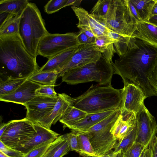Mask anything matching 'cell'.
Returning <instances> with one entry per match:
<instances>
[{
    "instance_id": "obj_50",
    "label": "cell",
    "mask_w": 157,
    "mask_h": 157,
    "mask_svg": "<svg viewBox=\"0 0 157 157\" xmlns=\"http://www.w3.org/2000/svg\"><path fill=\"white\" fill-rule=\"evenodd\" d=\"M0 157H11L9 156L0 151Z\"/></svg>"
},
{
    "instance_id": "obj_46",
    "label": "cell",
    "mask_w": 157,
    "mask_h": 157,
    "mask_svg": "<svg viewBox=\"0 0 157 157\" xmlns=\"http://www.w3.org/2000/svg\"><path fill=\"white\" fill-rule=\"evenodd\" d=\"M147 21L157 27V15L151 16Z\"/></svg>"
},
{
    "instance_id": "obj_22",
    "label": "cell",
    "mask_w": 157,
    "mask_h": 157,
    "mask_svg": "<svg viewBox=\"0 0 157 157\" xmlns=\"http://www.w3.org/2000/svg\"><path fill=\"white\" fill-rule=\"evenodd\" d=\"M115 41L108 35H103L96 37L93 44L105 58L112 64L113 63V58L116 53L114 45Z\"/></svg>"
},
{
    "instance_id": "obj_19",
    "label": "cell",
    "mask_w": 157,
    "mask_h": 157,
    "mask_svg": "<svg viewBox=\"0 0 157 157\" xmlns=\"http://www.w3.org/2000/svg\"><path fill=\"white\" fill-rule=\"evenodd\" d=\"M78 46L69 49L48 59V61L39 69L38 71H56L58 73L69 61Z\"/></svg>"
},
{
    "instance_id": "obj_13",
    "label": "cell",
    "mask_w": 157,
    "mask_h": 157,
    "mask_svg": "<svg viewBox=\"0 0 157 157\" xmlns=\"http://www.w3.org/2000/svg\"><path fill=\"white\" fill-rule=\"evenodd\" d=\"M41 85L28 78L12 92L0 96V100L25 106L26 103L36 96V91Z\"/></svg>"
},
{
    "instance_id": "obj_26",
    "label": "cell",
    "mask_w": 157,
    "mask_h": 157,
    "mask_svg": "<svg viewBox=\"0 0 157 157\" xmlns=\"http://www.w3.org/2000/svg\"><path fill=\"white\" fill-rule=\"evenodd\" d=\"M142 21H147L156 0H130Z\"/></svg>"
},
{
    "instance_id": "obj_21",
    "label": "cell",
    "mask_w": 157,
    "mask_h": 157,
    "mask_svg": "<svg viewBox=\"0 0 157 157\" xmlns=\"http://www.w3.org/2000/svg\"><path fill=\"white\" fill-rule=\"evenodd\" d=\"M71 150L65 134L59 136L50 144L43 157H63Z\"/></svg>"
},
{
    "instance_id": "obj_41",
    "label": "cell",
    "mask_w": 157,
    "mask_h": 157,
    "mask_svg": "<svg viewBox=\"0 0 157 157\" xmlns=\"http://www.w3.org/2000/svg\"><path fill=\"white\" fill-rule=\"evenodd\" d=\"M79 29L82 31L91 40L94 44L95 41L96 37L91 31L89 29L84 27H81Z\"/></svg>"
},
{
    "instance_id": "obj_12",
    "label": "cell",
    "mask_w": 157,
    "mask_h": 157,
    "mask_svg": "<svg viewBox=\"0 0 157 157\" xmlns=\"http://www.w3.org/2000/svg\"><path fill=\"white\" fill-rule=\"evenodd\" d=\"M36 133L21 142L14 149L25 155L38 146L44 143L53 142L59 136L57 133L37 123L33 124Z\"/></svg>"
},
{
    "instance_id": "obj_9",
    "label": "cell",
    "mask_w": 157,
    "mask_h": 157,
    "mask_svg": "<svg viewBox=\"0 0 157 157\" xmlns=\"http://www.w3.org/2000/svg\"><path fill=\"white\" fill-rule=\"evenodd\" d=\"M136 115L137 129L135 143L148 147L149 144L156 136V121L146 107L144 103Z\"/></svg>"
},
{
    "instance_id": "obj_40",
    "label": "cell",
    "mask_w": 157,
    "mask_h": 157,
    "mask_svg": "<svg viewBox=\"0 0 157 157\" xmlns=\"http://www.w3.org/2000/svg\"><path fill=\"white\" fill-rule=\"evenodd\" d=\"M148 147L151 151V157H157V136L152 141Z\"/></svg>"
},
{
    "instance_id": "obj_14",
    "label": "cell",
    "mask_w": 157,
    "mask_h": 157,
    "mask_svg": "<svg viewBox=\"0 0 157 157\" xmlns=\"http://www.w3.org/2000/svg\"><path fill=\"white\" fill-rule=\"evenodd\" d=\"M113 126L95 132H88L96 155H105L110 153L114 148L118 140L112 133L111 130Z\"/></svg>"
},
{
    "instance_id": "obj_47",
    "label": "cell",
    "mask_w": 157,
    "mask_h": 157,
    "mask_svg": "<svg viewBox=\"0 0 157 157\" xmlns=\"http://www.w3.org/2000/svg\"><path fill=\"white\" fill-rule=\"evenodd\" d=\"M157 15V0L154 4L153 7L152 12L151 16Z\"/></svg>"
},
{
    "instance_id": "obj_36",
    "label": "cell",
    "mask_w": 157,
    "mask_h": 157,
    "mask_svg": "<svg viewBox=\"0 0 157 157\" xmlns=\"http://www.w3.org/2000/svg\"><path fill=\"white\" fill-rule=\"evenodd\" d=\"M36 96L54 97L58 95L54 90V86L41 85L36 91Z\"/></svg>"
},
{
    "instance_id": "obj_32",
    "label": "cell",
    "mask_w": 157,
    "mask_h": 157,
    "mask_svg": "<svg viewBox=\"0 0 157 157\" xmlns=\"http://www.w3.org/2000/svg\"><path fill=\"white\" fill-rule=\"evenodd\" d=\"M110 0H99L97 1L90 11V14L98 21L103 20L107 13Z\"/></svg>"
},
{
    "instance_id": "obj_45",
    "label": "cell",
    "mask_w": 157,
    "mask_h": 157,
    "mask_svg": "<svg viewBox=\"0 0 157 157\" xmlns=\"http://www.w3.org/2000/svg\"><path fill=\"white\" fill-rule=\"evenodd\" d=\"M10 123V121L8 122L2 124L0 125V137L3 134L6 129L7 128L8 126Z\"/></svg>"
},
{
    "instance_id": "obj_48",
    "label": "cell",
    "mask_w": 157,
    "mask_h": 157,
    "mask_svg": "<svg viewBox=\"0 0 157 157\" xmlns=\"http://www.w3.org/2000/svg\"><path fill=\"white\" fill-rule=\"evenodd\" d=\"M112 157H124L121 150H120L116 153H113L112 152Z\"/></svg>"
},
{
    "instance_id": "obj_28",
    "label": "cell",
    "mask_w": 157,
    "mask_h": 157,
    "mask_svg": "<svg viewBox=\"0 0 157 157\" xmlns=\"http://www.w3.org/2000/svg\"><path fill=\"white\" fill-rule=\"evenodd\" d=\"M137 129V122L132 126L128 132L119 142L117 143L112 152L116 153L120 150L123 152L130 147L135 143L136 138Z\"/></svg>"
},
{
    "instance_id": "obj_2",
    "label": "cell",
    "mask_w": 157,
    "mask_h": 157,
    "mask_svg": "<svg viewBox=\"0 0 157 157\" xmlns=\"http://www.w3.org/2000/svg\"><path fill=\"white\" fill-rule=\"evenodd\" d=\"M39 69L36 58L26 49L18 34L0 36V80L28 78Z\"/></svg>"
},
{
    "instance_id": "obj_23",
    "label": "cell",
    "mask_w": 157,
    "mask_h": 157,
    "mask_svg": "<svg viewBox=\"0 0 157 157\" xmlns=\"http://www.w3.org/2000/svg\"><path fill=\"white\" fill-rule=\"evenodd\" d=\"M29 2L27 0H1L0 13L21 16Z\"/></svg>"
},
{
    "instance_id": "obj_39",
    "label": "cell",
    "mask_w": 157,
    "mask_h": 157,
    "mask_svg": "<svg viewBox=\"0 0 157 157\" xmlns=\"http://www.w3.org/2000/svg\"><path fill=\"white\" fill-rule=\"evenodd\" d=\"M77 39L79 45L93 44L91 40L81 30L77 33Z\"/></svg>"
},
{
    "instance_id": "obj_10",
    "label": "cell",
    "mask_w": 157,
    "mask_h": 157,
    "mask_svg": "<svg viewBox=\"0 0 157 157\" xmlns=\"http://www.w3.org/2000/svg\"><path fill=\"white\" fill-rule=\"evenodd\" d=\"M102 56L93 44L79 45L68 62L58 72V78L67 72L98 60Z\"/></svg>"
},
{
    "instance_id": "obj_16",
    "label": "cell",
    "mask_w": 157,
    "mask_h": 157,
    "mask_svg": "<svg viewBox=\"0 0 157 157\" xmlns=\"http://www.w3.org/2000/svg\"><path fill=\"white\" fill-rule=\"evenodd\" d=\"M58 100L52 110L37 123L48 129L59 121L68 108L72 105L73 98L65 93L58 94Z\"/></svg>"
},
{
    "instance_id": "obj_33",
    "label": "cell",
    "mask_w": 157,
    "mask_h": 157,
    "mask_svg": "<svg viewBox=\"0 0 157 157\" xmlns=\"http://www.w3.org/2000/svg\"><path fill=\"white\" fill-rule=\"evenodd\" d=\"M67 0H51L48 1L44 6L45 12L51 14L58 11L66 6Z\"/></svg>"
},
{
    "instance_id": "obj_4",
    "label": "cell",
    "mask_w": 157,
    "mask_h": 157,
    "mask_svg": "<svg viewBox=\"0 0 157 157\" xmlns=\"http://www.w3.org/2000/svg\"><path fill=\"white\" fill-rule=\"evenodd\" d=\"M48 33L39 10L35 4L29 2L20 16L18 35L26 49L34 58L38 55L40 40Z\"/></svg>"
},
{
    "instance_id": "obj_44",
    "label": "cell",
    "mask_w": 157,
    "mask_h": 157,
    "mask_svg": "<svg viewBox=\"0 0 157 157\" xmlns=\"http://www.w3.org/2000/svg\"><path fill=\"white\" fill-rule=\"evenodd\" d=\"M140 157H151V151L148 147L144 149Z\"/></svg>"
},
{
    "instance_id": "obj_3",
    "label": "cell",
    "mask_w": 157,
    "mask_h": 157,
    "mask_svg": "<svg viewBox=\"0 0 157 157\" xmlns=\"http://www.w3.org/2000/svg\"><path fill=\"white\" fill-rule=\"evenodd\" d=\"M72 105L87 114L122 109V89H116L111 85H92L85 92L73 98Z\"/></svg>"
},
{
    "instance_id": "obj_34",
    "label": "cell",
    "mask_w": 157,
    "mask_h": 157,
    "mask_svg": "<svg viewBox=\"0 0 157 157\" xmlns=\"http://www.w3.org/2000/svg\"><path fill=\"white\" fill-rule=\"evenodd\" d=\"M52 142H49L40 144L24 155V157H43Z\"/></svg>"
},
{
    "instance_id": "obj_29",
    "label": "cell",
    "mask_w": 157,
    "mask_h": 157,
    "mask_svg": "<svg viewBox=\"0 0 157 157\" xmlns=\"http://www.w3.org/2000/svg\"><path fill=\"white\" fill-rule=\"evenodd\" d=\"M77 135L82 156L93 157L96 155L90 140L89 134L86 132H74Z\"/></svg>"
},
{
    "instance_id": "obj_11",
    "label": "cell",
    "mask_w": 157,
    "mask_h": 157,
    "mask_svg": "<svg viewBox=\"0 0 157 157\" xmlns=\"http://www.w3.org/2000/svg\"><path fill=\"white\" fill-rule=\"evenodd\" d=\"M58 98V95L54 97L36 96L26 105L25 118L33 124L38 123L52 110Z\"/></svg>"
},
{
    "instance_id": "obj_6",
    "label": "cell",
    "mask_w": 157,
    "mask_h": 157,
    "mask_svg": "<svg viewBox=\"0 0 157 157\" xmlns=\"http://www.w3.org/2000/svg\"><path fill=\"white\" fill-rule=\"evenodd\" d=\"M103 21L113 32L130 37L138 23L131 13L128 0H110L108 12Z\"/></svg>"
},
{
    "instance_id": "obj_35",
    "label": "cell",
    "mask_w": 157,
    "mask_h": 157,
    "mask_svg": "<svg viewBox=\"0 0 157 157\" xmlns=\"http://www.w3.org/2000/svg\"><path fill=\"white\" fill-rule=\"evenodd\" d=\"M147 147L141 144L134 143L130 147L122 152L124 157H140L144 149Z\"/></svg>"
},
{
    "instance_id": "obj_17",
    "label": "cell",
    "mask_w": 157,
    "mask_h": 157,
    "mask_svg": "<svg viewBox=\"0 0 157 157\" xmlns=\"http://www.w3.org/2000/svg\"><path fill=\"white\" fill-rule=\"evenodd\" d=\"M122 109L136 113L146 98L143 91L133 84L124 85L122 88Z\"/></svg>"
},
{
    "instance_id": "obj_49",
    "label": "cell",
    "mask_w": 157,
    "mask_h": 157,
    "mask_svg": "<svg viewBox=\"0 0 157 157\" xmlns=\"http://www.w3.org/2000/svg\"><path fill=\"white\" fill-rule=\"evenodd\" d=\"M93 157H112V152L110 153L109 154L102 156H97L96 155Z\"/></svg>"
},
{
    "instance_id": "obj_43",
    "label": "cell",
    "mask_w": 157,
    "mask_h": 157,
    "mask_svg": "<svg viewBox=\"0 0 157 157\" xmlns=\"http://www.w3.org/2000/svg\"><path fill=\"white\" fill-rule=\"evenodd\" d=\"M82 0H67L66 6H72L78 7L80 5Z\"/></svg>"
},
{
    "instance_id": "obj_5",
    "label": "cell",
    "mask_w": 157,
    "mask_h": 157,
    "mask_svg": "<svg viewBox=\"0 0 157 157\" xmlns=\"http://www.w3.org/2000/svg\"><path fill=\"white\" fill-rule=\"evenodd\" d=\"M113 64L102 55L96 62L71 70L62 76V82L71 85L95 81L101 85L111 84L114 74Z\"/></svg>"
},
{
    "instance_id": "obj_20",
    "label": "cell",
    "mask_w": 157,
    "mask_h": 157,
    "mask_svg": "<svg viewBox=\"0 0 157 157\" xmlns=\"http://www.w3.org/2000/svg\"><path fill=\"white\" fill-rule=\"evenodd\" d=\"M115 110H111L99 113L87 114L84 118L76 122L70 129L73 132H85L111 114Z\"/></svg>"
},
{
    "instance_id": "obj_42",
    "label": "cell",
    "mask_w": 157,
    "mask_h": 157,
    "mask_svg": "<svg viewBox=\"0 0 157 157\" xmlns=\"http://www.w3.org/2000/svg\"><path fill=\"white\" fill-rule=\"evenodd\" d=\"M128 4L131 13L137 22L142 21L140 18L136 9L131 3L130 0H128Z\"/></svg>"
},
{
    "instance_id": "obj_31",
    "label": "cell",
    "mask_w": 157,
    "mask_h": 157,
    "mask_svg": "<svg viewBox=\"0 0 157 157\" xmlns=\"http://www.w3.org/2000/svg\"><path fill=\"white\" fill-rule=\"evenodd\" d=\"M28 78H10L0 80V96L12 92Z\"/></svg>"
},
{
    "instance_id": "obj_18",
    "label": "cell",
    "mask_w": 157,
    "mask_h": 157,
    "mask_svg": "<svg viewBox=\"0 0 157 157\" xmlns=\"http://www.w3.org/2000/svg\"><path fill=\"white\" fill-rule=\"evenodd\" d=\"M132 37L157 48V27L148 21L138 22Z\"/></svg>"
},
{
    "instance_id": "obj_1",
    "label": "cell",
    "mask_w": 157,
    "mask_h": 157,
    "mask_svg": "<svg viewBox=\"0 0 157 157\" xmlns=\"http://www.w3.org/2000/svg\"><path fill=\"white\" fill-rule=\"evenodd\" d=\"M112 65L124 85L134 84L146 98L157 96V48L131 37L126 53Z\"/></svg>"
},
{
    "instance_id": "obj_27",
    "label": "cell",
    "mask_w": 157,
    "mask_h": 157,
    "mask_svg": "<svg viewBox=\"0 0 157 157\" xmlns=\"http://www.w3.org/2000/svg\"><path fill=\"white\" fill-rule=\"evenodd\" d=\"M58 74V72L56 71H38L30 76L28 79L41 85L55 86Z\"/></svg>"
},
{
    "instance_id": "obj_15",
    "label": "cell",
    "mask_w": 157,
    "mask_h": 157,
    "mask_svg": "<svg viewBox=\"0 0 157 157\" xmlns=\"http://www.w3.org/2000/svg\"><path fill=\"white\" fill-rule=\"evenodd\" d=\"M71 7L78 18L77 27L79 29L84 27L89 29L96 37L114 32L107 27L104 21L98 20L84 9L74 6Z\"/></svg>"
},
{
    "instance_id": "obj_37",
    "label": "cell",
    "mask_w": 157,
    "mask_h": 157,
    "mask_svg": "<svg viewBox=\"0 0 157 157\" xmlns=\"http://www.w3.org/2000/svg\"><path fill=\"white\" fill-rule=\"evenodd\" d=\"M69 141L71 150L75 151L82 155L78 137L76 134L73 132L65 134Z\"/></svg>"
},
{
    "instance_id": "obj_24",
    "label": "cell",
    "mask_w": 157,
    "mask_h": 157,
    "mask_svg": "<svg viewBox=\"0 0 157 157\" xmlns=\"http://www.w3.org/2000/svg\"><path fill=\"white\" fill-rule=\"evenodd\" d=\"M87 114L72 105L68 108L59 121L63 125L64 129L67 127L70 129L76 122L84 118Z\"/></svg>"
},
{
    "instance_id": "obj_25",
    "label": "cell",
    "mask_w": 157,
    "mask_h": 157,
    "mask_svg": "<svg viewBox=\"0 0 157 157\" xmlns=\"http://www.w3.org/2000/svg\"><path fill=\"white\" fill-rule=\"evenodd\" d=\"M21 16L9 14L6 19L0 23V36L18 34Z\"/></svg>"
},
{
    "instance_id": "obj_30",
    "label": "cell",
    "mask_w": 157,
    "mask_h": 157,
    "mask_svg": "<svg viewBox=\"0 0 157 157\" xmlns=\"http://www.w3.org/2000/svg\"><path fill=\"white\" fill-rule=\"evenodd\" d=\"M108 35L115 40L114 43V48L119 57L126 52L129 43L130 37H126L114 32H110Z\"/></svg>"
},
{
    "instance_id": "obj_38",
    "label": "cell",
    "mask_w": 157,
    "mask_h": 157,
    "mask_svg": "<svg viewBox=\"0 0 157 157\" xmlns=\"http://www.w3.org/2000/svg\"><path fill=\"white\" fill-rule=\"evenodd\" d=\"M0 151L11 157H24V155L20 151L10 148L0 141Z\"/></svg>"
},
{
    "instance_id": "obj_8",
    "label": "cell",
    "mask_w": 157,
    "mask_h": 157,
    "mask_svg": "<svg viewBox=\"0 0 157 157\" xmlns=\"http://www.w3.org/2000/svg\"><path fill=\"white\" fill-rule=\"evenodd\" d=\"M36 132L33 124L25 118L12 120L10 121L7 128L0 137V141L14 149Z\"/></svg>"
},
{
    "instance_id": "obj_7",
    "label": "cell",
    "mask_w": 157,
    "mask_h": 157,
    "mask_svg": "<svg viewBox=\"0 0 157 157\" xmlns=\"http://www.w3.org/2000/svg\"><path fill=\"white\" fill-rule=\"evenodd\" d=\"M77 33H48L40 40L37 53L48 59L63 51L79 45L77 39Z\"/></svg>"
}]
</instances>
